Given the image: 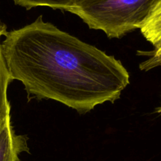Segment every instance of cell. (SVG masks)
<instances>
[{
  "label": "cell",
  "instance_id": "6",
  "mask_svg": "<svg viewBox=\"0 0 161 161\" xmlns=\"http://www.w3.org/2000/svg\"><path fill=\"white\" fill-rule=\"evenodd\" d=\"M17 6L25 8L26 9H32L39 6H47L53 9H66L71 6L74 0H13Z\"/></svg>",
  "mask_w": 161,
  "mask_h": 161
},
{
  "label": "cell",
  "instance_id": "8",
  "mask_svg": "<svg viewBox=\"0 0 161 161\" xmlns=\"http://www.w3.org/2000/svg\"><path fill=\"white\" fill-rule=\"evenodd\" d=\"M6 32V25H3V23L0 22V38H1L3 36H4Z\"/></svg>",
  "mask_w": 161,
  "mask_h": 161
},
{
  "label": "cell",
  "instance_id": "5",
  "mask_svg": "<svg viewBox=\"0 0 161 161\" xmlns=\"http://www.w3.org/2000/svg\"><path fill=\"white\" fill-rule=\"evenodd\" d=\"M11 81L12 80L2 53L0 42V123L8 115H10V104L7 99V88Z\"/></svg>",
  "mask_w": 161,
  "mask_h": 161
},
{
  "label": "cell",
  "instance_id": "9",
  "mask_svg": "<svg viewBox=\"0 0 161 161\" xmlns=\"http://www.w3.org/2000/svg\"><path fill=\"white\" fill-rule=\"evenodd\" d=\"M157 113L161 115V106L159 107L158 108H157Z\"/></svg>",
  "mask_w": 161,
  "mask_h": 161
},
{
  "label": "cell",
  "instance_id": "4",
  "mask_svg": "<svg viewBox=\"0 0 161 161\" xmlns=\"http://www.w3.org/2000/svg\"><path fill=\"white\" fill-rule=\"evenodd\" d=\"M140 30L146 40L154 47L161 44V0L156 3Z\"/></svg>",
  "mask_w": 161,
  "mask_h": 161
},
{
  "label": "cell",
  "instance_id": "7",
  "mask_svg": "<svg viewBox=\"0 0 161 161\" xmlns=\"http://www.w3.org/2000/svg\"><path fill=\"white\" fill-rule=\"evenodd\" d=\"M142 54H148L149 58L140 64L142 71H149L153 69L161 66V44L155 47L153 51L142 52Z\"/></svg>",
  "mask_w": 161,
  "mask_h": 161
},
{
  "label": "cell",
  "instance_id": "3",
  "mask_svg": "<svg viewBox=\"0 0 161 161\" xmlns=\"http://www.w3.org/2000/svg\"><path fill=\"white\" fill-rule=\"evenodd\" d=\"M28 150L26 138L15 133L8 115L0 123V161H19L20 153Z\"/></svg>",
  "mask_w": 161,
  "mask_h": 161
},
{
  "label": "cell",
  "instance_id": "2",
  "mask_svg": "<svg viewBox=\"0 0 161 161\" xmlns=\"http://www.w3.org/2000/svg\"><path fill=\"white\" fill-rule=\"evenodd\" d=\"M158 0H74L66 9L108 38L123 37L142 27Z\"/></svg>",
  "mask_w": 161,
  "mask_h": 161
},
{
  "label": "cell",
  "instance_id": "1",
  "mask_svg": "<svg viewBox=\"0 0 161 161\" xmlns=\"http://www.w3.org/2000/svg\"><path fill=\"white\" fill-rule=\"evenodd\" d=\"M1 50L11 80L28 96L59 102L80 113L114 102L130 83L122 63L42 20L6 31Z\"/></svg>",
  "mask_w": 161,
  "mask_h": 161
}]
</instances>
